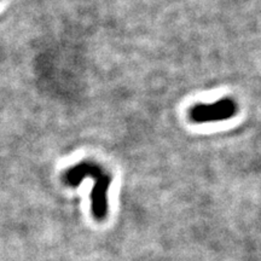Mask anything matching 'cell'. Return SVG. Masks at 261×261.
Returning <instances> with one entry per match:
<instances>
[{"label": "cell", "instance_id": "cell-1", "mask_svg": "<svg viewBox=\"0 0 261 261\" xmlns=\"http://www.w3.org/2000/svg\"><path fill=\"white\" fill-rule=\"evenodd\" d=\"M85 178H92L94 187L92 190V213L97 220L106 219L109 210L108 191L112 184V175L103 167L93 162H80L65 172L64 181L70 187L79 185Z\"/></svg>", "mask_w": 261, "mask_h": 261}, {"label": "cell", "instance_id": "cell-2", "mask_svg": "<svg viewBox=\"0 0 261 261\" xmlns=\"http://www.w3.org/2000/svg\"><path fill=\"white\" fill-rule=\"evenodd\" d=\"M237 112L238 106L236 100L224 98L215 103L196 104L189 112V116L195 123H208L232 119Z\"/></svg>", "mask_w": 261, "mask_h": 261}]
</instances>
